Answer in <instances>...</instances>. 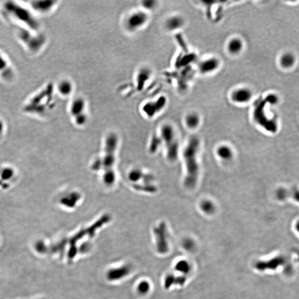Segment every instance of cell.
Instances as JSON below:
<instances>
[{
	"label": "cell",
	"mask_w": 299,
	"mask_h": 299,
	"mask_svg": "<svg viewBox=\"0 0 299 299\" xmlns=\"http://www.w3.org/2000/svg\"><path fill=\"white\" fill-rule=\"evenodd\" d=\"M15 77L14 69L9 60L0 53V78L5 82H11Z\"/></svg>",
	"instance_id": "cell-10"
},
{
	"label": "cell",
	"mask_w": 299,
	"mask_h": 299,
	"mask_svg": "<svg viewBox=\"0 0 299 299\" xmlns=\"http://www.w3.org/2000/svg\"><path fill=\"white\" fill-rule=\"evenodd\" d=\"M201 208L206 213H211L214 210V206L210 201H205L202 203Z\"/></svg>",
	"instance_id": "cell-25"
},
{
	"label": "cell",
	"mask_w": 299,
	"mask_h": 299,
	"mask_svg": "<svg viewBox=\"0 0 299 299\" xmlns=\"http://www.w3.org/2000/svg\"><path fill=\"white\" fill-rule=\"evenodd\" d=\"M185 121L188 127L196 128L200 123V118L196 113H191L187 116Z\"/></svg>",
	"instance_id": "cell-20"
},
{
	"label": "cell",
	"mask_w": 299,
	"mask_h": 299,
	"mask_svg": "<svg viewBox=\"0 0 299 299\" xmlns=\"http://www.w3.org/2000/svg\"><path fill=\"white\" fill-rule=\"evenodd\" d=\"M166 100L165 97H162L156 101H150L143 106L142 110L148 118H152L162 110L166 105Z\"/></svg>",
	"instance_id": "cell-11"
},
{
	"label": "cell",
	"mask_w": 299,
	"mask_h": 299,
	"mask_svg": "<svg viewBox=\"0 0 299 299\" xmlns=\"http://www.w3.org/2000/svg\"><path fill=\"white\" fill-rule=\"evenodd\" d=\"M118 142L117 136L114 133L109 134L105 141L102 156L95 160L91 166L94 171L102 172L103 182L108 186H112L116 180L114 166Z\"/></svg>",
	"instance_id": "cell-1"
},
{
	"label": "cell",
	"mask_w": 299,
	"mask_h": 299,
	"mask_svg": "<svg viewBox=\"0 0 299 299\" xmlns=\"http://www.w3.org/2000/svg\"><path fill=\"white\" fill-rule=\"evenodd\" d=\"M243 48L242 40L239 38H233L231 39L227 44V49L232 54L236 55L241 52Z\"/></svg>",
	"instance_id": "cell-18"
},
{
	"label": "cell",
	"mask_w": 299,
	"mask_h": 299,
	"mask_svg": "<svg viewBox=\"0 0 299 299\" xmlns=\"http://www.w3.org/2000/svg\"><path fill=\"white\" fill-rule=\"evenodd\" d=\"M18 173L13 167L5 165L0 167V191H6L17 180Z\"/></svg>",
	"instance_id": "cell-9"
},
{
	"label": "cell",
	"mask_w": 299,
	"mask_h": 299,
	"mask_svg": "<svg viewBox=\"0 0 299 299\" xmlns=\"http://www.w3.org/2000/svg\"><path fill=\"white\" fill-rule=\"evenodd\" d=\"M149 20L147 12L144 10L134 11L124 21V27L130 32H135L145 26Z\"/></svg>",
	"instance_id": "cell-7"
},
{
	"label": "cell",
	"mask_w": 299,
	"mask_h": 299,
	"mask_svg": "<svg viewBox=\"0 0 299 299\" xmlns=\"http://www.w3.org/2000/svg\"><path fill=\"white\" fill-rule=\"evenodd\" d=\"M217 153L220 157L224 159H229L232 156V151L230 148L227 146L219 147L217 150Z\"/></svg>",
	"instance_id": "cell-23"
},
{
	"label": "cell",
	"mask_w": 299,
	"mask_h": 299,
	"mask_svg": "<svg viewBox=\"0 0 299 299\" xmlns=\"http://www.w3.org/2000/svg\"><path fill=\"white\" fill-rule=\"evenodd\" d=\"M57 1L51 0L34 1L31 2V7L35 12L40 14L48 13L54 9Z\"/></svg>",
	"instance_id": "cell-14"
},
{
	"label": "cell",
	"mask_w": 299,
	"mask_h": 299,
	"mask_svg": "<svg viewBox=\"0 0 299 299\" xmlns=\"http://www.w3.org/2000/svg\"><path fill=\"white\" fill-rule=\"evenodd\" d=\"M87 103L82 97L74 99L70 104L69 113L74 123L79 126L84 125L88 121V115L85 113Z\"/></svg>",
	"instance_id": "cell-8"
},
{
	"label": "cell",
	"mask_w": 299,
	"mask_h": 299,
	"mask_svg": "<svg viewBox=\"0 0 299 299\" xmlns=\"http://www.w3.org/2000/svg\"><path fill=\"white\" fill-rule=\"evenodd\" d=\"M200 146V141L197 137H192L183 152V158L186 167L187 174L185 179V185L192 188L196 185L199 167L196 160L197 153Z\"/></svg>",
	"instance_id": "cell-3"
},
{
	"label": "cell",
	"mask_w": 299,
	"mask_h": 299,
	"mask_svg": "<svg viewBox=\"0 0 299 299\" xmlns=\"http://www.w3.org/2000/svg\"><path fill=\"white\" fill-rule=\"evenodd\" d=\"M6 131V125L4 121L0 119V138L4 136Z\"/></svg>",
	"instance_id": "cell-26"
},
{
	"label": "cell",
	"mask_w": 299,
	"mask_h": 299,
	"mask_svg": "<svg viewBox=\"0 0 299 299\" xmlns=\"http://www.w3.org/2000/svg\"><path fill=\"white\" fill-rule=\"evenodd\" d=\"M137 80L140 84H143L150 79L151 76V72L149 69L143 68L141 69L137 75Z\"/></svg>",
	"instance_id": "cell-21"
},
{
	"label": "cell",
	"mask_w": 299,
	"mask_h": 299,
	"mask_svg": "<svg viewBox=\"0 0 299 299\" xmlns=\"http://www.w3.org/2000/svg\"><path fill=\"white\" fill-rule=\"evenodd\" d=\"M4 10L6 14L12 20L24 26V28L37 31L39 23L32 12L25 6L20 5L14 1H8L4 4Z\"/></svg>",
	"instance_id": "cell-4"
},
{
	"label": "cell",
	"mask_w": 299,
	"mask_h": 299,
	"mask_svg": "<svg viewBox=\"0 0 299 299\" xmlns=\"http://www.w3.org/2000/svg\"><path fill=\"white\" fill-rule=\"evenodd\" d=\"M57 90L62 96L68 97L73 92V84L68 79L62 80L58 84Z\"/></svg>",
	"instance_id": "cell-17"
},
{
	"label": "cell",
	"mask_w": 299,
	"mask_h": 299,
	"mask_svg": "<svg viewBox=\"0 0 299 299\" xmlns=\"http://www.w3.org/2000/svg\"><path fill=\"white\" fill-rule=\"evenodd\" d=\"M81 198V195L77 192H70L63 193L59 197L58 203L65 208H73L77 205Z\"/></svg>",
	"instance_id": "cell-12"
},
{
	"label": "cell",
	"mask_w": 299,
	"mask_h": 299,
	"mask_svg": "<svg viewBox=\"0 0 299 299\" xmlns=\"http://www.w3.org/2000/svg\"><path fill=\"white\" fill-rule=\"evenodd\" d=\"M159 137L161 143L163 142L165 145L168 159L170 161H175L178 156V145L171 125L169 124L162 125L160 129Z\"/></svg>",
	"instance_id": "cell-6"
},
{
	"label": "cell",
	"mask_w": 299,
	"mask_h": 299,
	"mask_svg": "<svg viewBox=\"0 0 299 299\" xmlns=\"http://www.w3.org/2000/svg\"><path fill=\"white\" fill-rule=\"evenodd\" d=\"M253 97V93L250 89L240 88L234 90L231 94V99L233 102L244 104L250 101Z\"/></svg>",
	"instance_id": "cell-13"
},
{
	"label": "cell",
	"mask_w": 299,
	"mask_h": 299,
	"mask_svg": "<svg viewBox=\"0 0 299 299\" xmlns=\"http://www.w3.org/2000/svg\"><path fill=\"white\" fill-rule=\"evenodd\" d=\"M184 25V20L181 16L173 15L167 18L165 22L164 26L168 31L173 32L181 29Z\"/></svg>",
	"instance_id": "cell-16"
},
{
	"label": "cell",
	"mask_w": 299,
	"mask_h": 299,
	"mask_svg": "<svg viewBox=\"0 0 299 299\" xmlns=\"http://www.w3.org/2000/svg\"><path fill=\"white\" fill-rule=\"evenodd\" d=\"M162 144L161 139L158 136L154 135L151 138L150 141V143L149 145V150L151 153H155L156 152L159 148L161 145Z\"/></svg>",
	"instance_id": "cell-22"
},
{
	"label": "cell",
	"mask_w": 299,
	"mask_h": 299,
	"mask_svg": "<svg viewBox=\"0 0 299 299\" xmlns=\"http://www.w3.org/2000/svg\"><path fill=\"white\" fill-rule=\"evenodd\" d=\"M55 106V89L50 83L28 100L23 107V111L30 115L43 116L49 114Z\"/></svg>",
	"instance_id": "cell-2"
},
{
	"label": "cell",
	"mask_w": 299,
	"mask_h": 299,
	"mask_svg": "<svg viewBox=\"0 0 299 299\" xmlns=\"http://www.w3.org/2000/svg\"><path fill=\"white\" fill-rule=\"evenodd\" d=\"M296 58L294 54L290 52H286L283 54L280 58L279 63L281 67L283 68H291L295 63Z\"/></svg>",
	"instance_id": "cell-19"
},
{
	"label": "cell",
	"mask_w": 299,
	"mask_h": 299,
	"mask_svg": "<svg viewBox=\"0 0 299 299\" xmlns=\"http://www.w3.org/2000/svg\"><path fill=\"white\" fill-rule=\"evenodd\" d=\"M141 6L144 11H151L155 9L157 6V1L154 0H144L141 3Z\"/></svg>",
	"instance_id": "cell-24"
},
{
	"label": "cell",
	"mask_w": 299,
	"mask_h": 299,
	"mask_svg": "<svg viewBox=\"0 0 299 299\" xmlns=\"http://www.w3.org/2000/svg\"><path fill=\"white\" fill-rule=\"evenodd\" d=\"M219 64L220 62L218 59L215 57H211L201 62L198 68L201 73H211L219 68Z\"/></svg>",
	"instance_id": "cell-15"
},
{
	"label": "cell",
	"mask_w": 299,
	"mask_h": 299,
	"mask_svg": "<svg viewBox=\"0 0 299 299\" xmlns=\"http://www.w3.org/2000/svg\"><path fill=\"white\" fill-rule=\"evenodd\" d=\"M36 32L23 27L21 28L17 33L18 39L32 53L38 52L43 48L46 42L44 35Z\"/></svg>",
	"instance_id": "cell-5"
}]
</instances>
